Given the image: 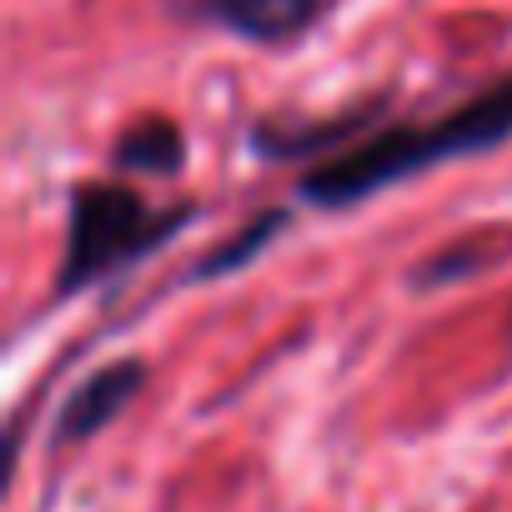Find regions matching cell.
Returning a JSON list of instances; mask_svg holds the SVG:
<instances>
[{"instance_id": "obj_1", "label": "cell", "mask_w": 512, "mask_h": 512, "mask_svg": "<svg viewBox=\"0 0 512 512\" xmlns=\"http://www.w3.org/2000/svg\"><path fill=\"white\" fill-rule=\"evenodd\" d=\"M512 141V76H502L492 91L462 101L457 111H447L432 126H387L367 141H357L352 151L317 161L302 176V201L312 206H357L382 186H397L417 171H432L442 161L457 156H477Z\"/></svg>"}, {"instance_id": "obj_7", "label": "cell", "mask_w": 512, "mask_h": 512, "mask_svg": "<svg viewBox=\"0 0 512 512\" xmlns=\"http://www.w3.org/2000/svg\"><path fill=\"white\" fill-rule=\"evenodd\" d=\"M282 226H287V211H262V216H251L236 236H226L211 256H201V262H196V277H226V272L246 267L251 256H262V246H267Z\"/></svg>"}, {"instance_id": "obj_2", "label": "cell", "mask_w": 512, "mask_h": 512, "mask_svg": "<svg viewBox=\"0 0 512 512\" xmlns=\"http://www.w3.org/2000/svg\"><path fill=\"white\" fill-rule=\"evenodd\" d=\"M186 221H191L186 206L181 211H156L131 186H116V181L76 186L71 211H66V256H61L56 292L66 297V292L96 287V282L136 267L141 256H151Z\"/></svg>"}, {"instance_id": "obj_6", "label": "cell", "mask_w": 512, "mask_h": 512, "mask_svg": "<svg viewBox=\"0 0 512 512\" xmlns=\"http://www.w3.org/2000/svg\"><path fill=\"white\" fill-rule=\"evenodd\" d=\"M362 126H367V111L337 116L332 126H302V131H292V126H256V131H251V146L262 151L267 161H297V156H317V151L347 141V136L362 131Z\"/></svg>"}, {"instance_id": "obj_3", "label": "cell", "mask_w": 512, "mask_h": 512, "mask_svg": "<svg viewBox=\"0 0 512 512\" xmlns=\"http://www.w3.org/2000/svg\"><path fill=\"white\" fill-rule=\"evenodd\" d=\"M146 387V362H136V357H121V362H106V367H96L71 397H66V407H61V417H56V432H51V442L56 447H76V442H91L96 432H106L131 402H136V392Z\"/></svg>"}, {"instance_id": "obj_8", "label": "cell", "mask_w": 512, "mask_h": 512, "mask_svg": "<svg viewBox=\"0 0 512 512\" xmlns=\"http://www.w3.org/2000/svg\"><path fill=\"white\" fill-rule=\"evenodd\" d=\"M492 256H497V251H487V246H482V236H462V241H452V246L432 251L427 262L412 272V282H417V287H447V282H462V277L482 272V267L492 262Z\"/></svg>"}, {"instance_id": "obj_5", "label": "cell", "mask_w": 512, "mask_h": 512, "mask_svg": "<svg viewBox=\"0 0 512 512\" xmlns=\"http://www.w3.org/2000/svg\"><path fill=\"white\" fill-rule=\"evenodd\" d=\"M111 161H116L121 171L171 176V171H181V161H186V136H181L166 116H151V121L131 126V131L111 146Z\"/></svg>"}, {"instance_id": "obj_4", "label": "cell", "mask_w": 512, "mask_h": 512, "mask_svg": "<svg viewBox=\"0 0 512 512\" xmlns=\"http://www.w3.org/2000/svg\"><path fill=\"white\" fill-rule=\"evenodd\" d=\"M317 11L322 0H191L186 6V16L246 36L256 46H287L317 21Z\"/></svg>"}]
</instances>
